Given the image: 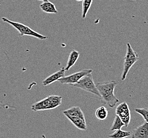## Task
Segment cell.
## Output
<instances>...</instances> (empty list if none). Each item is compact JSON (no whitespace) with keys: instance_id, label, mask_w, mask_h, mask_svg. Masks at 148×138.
<instances>
[{"instance_id":"20","label":"cell","mask_w":148,"mask_h":138,"mask_svg":"<svg viewBox=\"0 0 148 138\" xmlns=\"http://www.w3.org/2000/svg\"><path fill=\"white\" fill-rule=\"evenodd\" d=\"M75 1H78V2H81V1H82L83 0H75Z\"/></svg>"},{"instance_id":"12","label":"cell","mask_w":148,"mask_h":138,"mask_svg":"<svg viewBox=\"0 0 148 138\" xmlns=\"http://www.w3.org/2000/svg\"><path fill=\"white\" fill-rule=\"evenodd\" d=\"M40 8L42 12L46 13L56 14L58 13V11L56 9L54 3L49 1L43 2L40 4Z\"/></svg>"},{"instance_id":"16","label":"cell","mask_w":148,"mask_h":138,"mask_svg":"<svg viewBox=\"0 0 148 138\" xmlns=\"http://www.w3.org/2000/svg\"><path fill=\"white\" fill-rule=\"evenodd\" d=\"M124 126H125V124L121 120V119H120L118 116L116 115L110 130L112 131H116L117 130H121Z\"/></svg>"},{"instance_id":"10","label":"cell","mask_w":148,"mask_h":138,"mask_svg":"<svg viewBox=\"0 0 148 138\" xmlns=\"http://www.w3.org/2000/svg\"><path fill=\"white\" fill-rule=\"evenodd\" d=\"M79 130L82 131H86L87 130V126L86 120L81 119L80 117L71 116L68 115H64Z\"/></svg>"},{"instance_id":"21","label":"cell","mask_w":148,"mask_h":138,"mask_svg":"<svg viewBox=\"0 0 148 138\" xmlns=\"http://www.w3.org/2000/svg\"><path fill=\"white\" fill-rule=\"evenodd\" d=\"M0 5H1V3H0Z\"/></svg>"},{"instance_id":"5","label":"cell","mask_w":148,"mask_h":138,"mask_svg":"<svg viewBox=\"0 0 148 138\" xmlns=\"http://www.w3.org/2000/svg\"><path fill=\"white\" fill-rule=\"evenodd\" d=\"M75 87H77L87 92L94 94L100 98V95L95 83L93 77L91 73L87 74L82 78L76 84L71 85Z\"/></svg>"},{"instance_id":"2","label":"cell","mask_w":148,"mask_h":138,"mask_svg":"<svg viewBox=\"0 0 148 138\" xmlns=\"http://www.w3.org/2000/svg\"><path fill=\"white\" fill-rule=\"evenodd\" d=\"M62 103V97L58 95H51L35 103L32 106L34 111H45L56 108Z\"/></svg>"},{"instance_id":"17","label":"cell","mask_w":148,"mask_h":138,"mask_svg":"<svg viewBox=\"0 0 148 138\" xmlns=\"http://www.w3.org/2000/svg\"><path fill=\"white\" fill-rule=\"evenodd\" d=\"M92 3V0H83L82 6V18L85 19L87 16V13L91 8Z\"/></svg>"},{"instance_id":"3","label":"cell","mask_w":148,"mask_h":138,"mask_svg":"<svg viewBox=\"0 0 148 138\" xmlns=\"http://www.w3.org/2000/svg\"><path fill=\"white\" fill-rule=\"evenodd\" d=\"M138 54L133 49L131 44L127 43L126 44V52L124 59L123 69L121 78L122 80H125L130 69L133 65L138 61Z\"/></svg>"},{"instance_id":"19","label":"cell","mask_w":148,"mask_h":138,"mask_svg":"<svg viewBox=\"0 0 148 138\" xmlns=\"http://www.w3.org/2000/svg\"><path fill=\"white\" fill-rule=\"evenodd\" d=\"M38 1H42V2H46V1H48V0H38Z\"/></svg>"},{"instance_id":"13","label":"cell","mask_w":148,"mask_h":138,"mask_svg":"<svg viewBox=\"0 0 148 138\" xmlns=\"http://www.w3.org/2000/svg\"><path fill=\"white\" fill-rule=\"evenodd\" d=\"M80 56V53L76 50H73L69 55L67 64L66 67H64L66 71H69L74 64L76 63L78 58Z\"/></svg>"},{"instance_id":"4","label":"cell","mask_w":148,"mask_h":138,"mask_svg":"<svg viewBox=\"0 0 148 138\" xmlns=\"http://www.w3.org/2000/svg\"><path fill=\"white\" fill-rule=\"evenodd\" d=\"M2 20L4 23H8L10 24V25H11L15 29H16L19 33V36L20 37H22L23 36H29L34 37L36 38L39 39L42 41L48 38L47 36L42 35L41 34L34 31V30H32L28 26L25 25L23 23L11 21L5 17H2Z\"/></svg>"},{"instance_id":"15","label":"cell","mask_w":148,"mask_h":138,"mask_svg":"<svg viewBox=\"0 0 148 138\" xmlns=\"http://www.w3.org/2000/svg\"><path fill=\"white\" fill-rule=\"evenodd\" d=\"M131 132L121 130H117L112 134L108 135L110 138H126L131 136Z\"/></svg>"},{"instance_id":"8","label":"cell","mask_w":148,"mask_h":138,"mask_svg":"<svg viewBox=\"0 0 148 138\" xmlns=\"http://www.w3.org/2000/svg\"><path fill=\"white\" fill-rule=\"evenodd\" d=\"M131 138H148V123L145 122L133 130Z\"/></svg>"},{"instance_id":"6","label":"cell","mask_w":148,"mask_h":138,"mask_svg":"<svg viewBox=\"0 0 148 138\" xmlns=\"http://www.w3.org/2000/svg\"><path fill=\"white\" fill-rule=\"evenodd\" d=\"M92 70L91 69H83L80 71H77L73 74H70L66 77L61 78L58 79V81L62 84H68L69 85H72L77 83L82 78L87 74L92 73Z\"/></svg>"},{"instance_id":"18","label":"cell","mask_w":148,"mask_h":138,"mask_svg":"<svg viewBox=\"0 0 148 138\" xmlns=\"http://www.w3.org/2000/svg\"><path fill=\"white\" fill-rule=\"evenodd\" d=\"M135 112L138 113L144 119L145 122L148 123V108H135Z\"/></svg>"},{"instance_id":"1","label":"cell","mask_w":148,"mask_h":138,"mask_svg":"<svg viewBox=\"0 0 148 138\" xmlns=\"http://www.w3.org/2000/svg\"><path fill=\"white\" fill-rule=\"evenodd\" d=\"M119 84L117 81L111 80L96 84L102 103L110 108H114L119 102L114 93L115 89Z\"/></svg>"},{"instance_id":"14","label":"cell","mask_w":148,"mask_h":138,"mask_svg":"<svg viewBox=\"0 0 148 138\" xmlns=\"http://www.w3.org/2000/svg\"><path fill=\"white\" fill-rule=\"evenodd\" d=\"M95 115L98 119L100 121H103L108 117V112L105 106H101L97 109Z\"/></svg>"},{"instance_id":"7","label":"cell","mask_w":148,"mask_h":138,"mask_svg":"<svg viewBox=\"0 0 148 138\" xmlns=\"http://www.w3.org/2000/svg\"><path fill=\"white\" fill-rule=\"evenodd\" d=\"M115 114L121 119L126 127H128L131 121V111L126 102L121 103L116 107Z\"/></svg>"},{"instance_id":"11","label":"cell","mask_w":148,"mask_h":138,"mask_svg":"<svg viewBox=\"0 0 148 138\" xmlns=\"http://www.w3.org/2000/svg\"><path fill=\"white\" fill-rule=\"evenodd\" d=\"M63 114L64 115L80 117L84 120H86L84 112L80 108L77 106H74L65 110L63 112Z\"/></svg>"},{"instance_id":"9","label":"cell","mask_w":148,"mask_h":138,"mask_svg":"<svg viewBox=\"0 0 148 138\" xmlns=\"http://www.w3.org/2000/svg\"><path fill=\"white\" fill-rule=\"evenodd\" d=\"M65 71L66 70L64 67L62 68L61 69H60L58 71L49 76L48 77L46 78L45 80L42 82V84L44 86H47L48 85L53 84L56 81H58V79L65 77Z\"/></svg>"}]
</instances>
